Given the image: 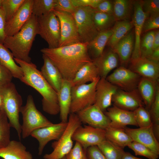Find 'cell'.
Returning <instances> with one entry per match:
<instances>
[{
    "label": "cell",
    "instance_id": "cell-1",
    "mask_svg": "<svg viewBox=\"0 0 159 159\" xmlns=\"http://www.w3.org/2000/svg\"><path fill=\"white\" fill-rule=\"evenodd\" d=\"M88 43L79 42L54 48H44L40 51L57 67L63 79L71 82L83 66L92 61L87 51Z\"/></svg>",
    "mask_w": 159,
    "mask_h": 159
},
{
    "label": "cell",
    "instance_id": "cell-2",
    "mask_svg": "<svg viewBox=\"0 0 159 159\" xmlns=\"http://www.w3.org/2000/svg\"><path fill=\"white\" fill-rule=\"evenodd\" d=\"M14 59L23 70V76L20 80L35 89L42 96L43 110L51 115L59 113L57 93L44 78L36 65L31 62Z\"/></svg>",
    "mask_w": 159,
    "mask_h": 159
},
{
    "label": "cell",
    "instance_id": "cell-3",
    "mask_svg": "<svg viewBox=\"0 0 159 159\" xmlns=\"http://www.w3.org/2000/svg\"><path fill=\"white\" fill-rule=\"evenodd\" d=\"M38 34L37 17L32 14L18 32L13 36L6 37L3 45L11 51L14 58L30 62V52Z\"/></svg>",
    "mask_w": 159,
    "mask_h": 159
},
{
    "label": "cell",
    "instance_id": "cell-4",
    "mask_svg": "<svg viewBox=\"0 0 159 159\" xmlns=\"http://www.w3.org/2000/svg\"><path fill=\"white\" fill-rule=\"evenodd\" d=\"M0 95L3 109L6 115L11 127L16 130L20 140L21 136V125L19 120V113L23 101L15 85L12 82L0 88Z\"/></svg>",
    "mask_w": 159,
    "mask_h": 159
},
{
    "label": "cell",
    "instance_id": "cell-5",
    "mask_svg": "<svg viewBox=\"0 0 159 159\" xmlns=\"http://www.w3.org/2000/svg\"><path fill=\"white\" fill-rule=\"evenodd\" d=\"M20 112L22 116L21 135L23 139L36 129L54 124L37 109L31 95L28 96L26 104L21 107Z\"/></svg>",
    "mask_w": 159,
    "mask_h": 159
},
{
    "label": "cell",
    "instance_id": "cell-6",
    "mask_svg": "<svg viewBox=\"0 0 159 159\" xmlns=\"http://www.w3.org/2000/svg\"><path fill=\"white\" fill-rule=\"evenodd\" d=\"M82 123L76 113H70L64 131L59 140L52 143L53 151L44 155V159H61L65 156L73 147V134Z\"/></svg>",
    "mask_w": 159,
    "mask_h": 159
},
{
    "label": "cell",
    "instance_id": "cell-7",
    "mask_svg": "<svg viewBox=\"0 0 159 159\" xmlns=\"http://www.w3.org/2000/svg\"><path fill=\"white\" fill-rule=\"evenodd\" d=\"M37 18L38 34L47 42L48 48L58 47L60 38V23L53 11Z\"/></svg>",
    "mask_w": 159,
    "mask_h": 159
},
{
    "label": "cell",
    "instance_id": "cell-8",
    "mask_svg": "<svg viewBox=\"0 0 159 159\" xmlns=\"http://www.w3.org/2000/svg\"><path fill=\"white\" fill-rule=\"evenodd\" d=\"M94 9L90 6L77 7L72 15L81 42L89 43L98 34L92 19Z\"/></svg>",
    "mask_w": 159,
    "mask_h": 159
},
{
    "label": "cell",
    "instance_id": "cell-9",
    "mask_svg": "<svg viewBox=\"0 0 159 159\" xmlns=\"http://www.w3.org/2000/svg\"><path fill=\"white\" fill-rule=\"evenodd\" d=\"M99 76L92 82L72 87L70 113L78 112L95 103L96 86L100 79Z\"/></svg>",
    "mask_w": 159,
    "mask_h": 159
},
{
    "label": "cell",
    "instance_id": "cell-10",
    "mask_svg": "<svg viewBox=\"0 0 159 159\" xmlns=\"http://www.w3.org/2000/svg\"><path fill=\"white\" fill-rule=\"evenodd\" d=\"M53 11L60 23V38L58 47L81 42L72 14L58 10H54Z\"/></svg>",
    "mask_w": 159,
    "mask_h": 159
},
{
    "label": "cell",
    "instance_id": "cell-11",
    "mask_svg": "<svg viewBox=\"0 0 159 159\" xmlns=\"http://www.w3.org/2000/svg\"><path fill=\"white\" fill-rule=\"evenodd\" d=\"M141 77L132 71L123 66L116 68L106 79L119 89L130 91L137 88Z\"/></svg>",
    "mask_w": 159,
    "mask_h": 159
},
{
    "label": "cell",
    "instance_id": "cell-12",
    "mask_svg": "<svg viewBox=\"0 0 159 159\" xmlns=\"http://www.w3.org/2000/svg\"><path fill=\"white\" fill-rule=\"evenodd\" d=\"M72 139L86 150L89 147L97 146L106 139L105 130L88 125H81L74 132Z\"/></svg>",
    "mask_w": 159,
    "mask_h": 159
},
{
    "label": "cell",
    "instance_id": "cell-13",
    "mask_svg": "<svg viewBox=\"0 0 159 159\" xmlns=\"http://www.w3.org/2000/svg\"><path fill=\"white\" fill-rule=\"evenodd\" d=\"M67 122L61 121L57 124L38 129L34 130L31 135L37 139L39 143L38 155L42 154L44 149L47 143L52 140L59 139L65 129Z\"/></svg>",
    "mask_w": 159,
    "mask_h": 159
},
{
    "label": "cell",
    "instance_id": "cell-14",
    "mask_svg": "<svg viewBox=\"0 0 159 159\" xmlns=\"http://www.w3.org/2000/svg\"><path fill=\"white\" fill-rule=\"evenodd\" d=\"M82 123L105 130L110 125L108 117L96 105L88 106L77 113Z\"/></svg>",
    "mask_w": 159,
    "mask_h": 159
},
{
    "label": "cell",
    "instance_id": "cell-15",
    "mask_svg": "<svg viewBox=\"0 0 159 159\" xmlns=\"http://www.w3.org/2000/svg\"><path fill=\"white\" fill-rule=\"evenodd\" d=\"M112 102L119 108L130 111L140 107L145 106L137 88L130 91L119 89L112 97Z\"/></svg>",
    "mask_w": 159,
    "mask_h": 159
},
{
    "label": "cell",
    "instance_id": "cell-16",
    "mask_svg": "<svg viewBox=\"0 0 159 159\" xmlns=\"http://www.w3.org/2000/svg\"><path fill=\"white\" fill-rule=\"evenodd\" d=\"M33 0H25L23 4L8 21L5 33L6 36H12L18 32L32 14Z\"/></svg>",
    "mask_w": 159,
    "mask_h": 159
},
{
    "label": "cell",
    "instance_id": "cell-17",
    "mask_svg": "<svg viewBox=\"0 0 159 159\" xmlns=\"http://www.w3.org/2000/svg\"><path fill=\"white\" fill-rule=\"evenodd\" d=\"M134 12L132 20L134 27L135 42L130 59L132 62L141 57L140 43L143 24L148 16L143 11L142 0H136L133 2Z\"/></svg>",
    "mask_w": 159,
    "mask_h": 159
},
{
    "label": "cell",
    "instance_id": "cell-18",
    "mask_svg": "<svg viewBox=\"0 0 159 159\" xmlns=\"http://www.w3.org/2000/svg\"><path fill=\"white\" fill-rule=\"evenodd\" d=\"M133 141L142 144L159 155V143L153 132L152 125L146 127L124 128Z\"/></svg>",
    "mask_w": 159,
    "mask_h": 159
},
{
    "label": "cell",
    "instance_id": "cell-19",
    "mask_svg": "<svg viewBox=\"0 0 159 159\" xmlns=\"http://www.w3.org/2000/svg\"><path fill=\"white\" fill-rule=\"evenodd\" d=\"M119 88L105 78H100L96 88L95 101L94 104L104 112L110 107L113 96Z\"/></svg>",
    "mask_w": 159,
    "mask_h": 159
},
{
    "label": "cell",
    "instance_id": "cell-20",
    "mask_svg": "<svg viewBox=\"0 0 159 159\" xmlns=\"http://www.w3.org/2000/svg\"><path fill=\"white\" fill-rule=\"evenodd\" d=\"M130 69L141 77L158 82L159 77V63L140 57L131 62Z\"/></svg>",
    "mask_w": 159,
    "mask_h": 159
},
{
    "label": "cell",
    "instance_id": "cell-21",
    "mask_svg": "<svg viewBox=\"0 0 159 159\" xmlns=\"http://www.w3.org/2000/svg\"><path fill=\"white\" fill-rule=\"evenodd\" d=\"M104 112L110 120L109 125L111 126L121 128L128 125L138 126L133 111L125 110L113 105Z\"/></svg>",
    "mask_w": 159,
    "mask_h": 159
},
{
    "label": "cell",
    "instance_id": "cell-22",
    "mask_svg": "<svg viewBox=\"0 0 159 159\" xmlns=\"http://www.w3.org/2000/svg\"><path fill=\"white\" fill-rule=\"evenodd\" d=\"M92 61L97 69L100 78L106 79L110 72L117 67L119 60L117 55L110 48L104 50L100 56Z\"/></svg>",
    "mask_w": 159,
    "mask_h": 159
},
{
    "label": "cell",
    "instance_id": "cell-23",
    "mask_svg": "<svg viewBox=\"0 0 159 159\" xmlns=\"http://www.w3.org/2000/svg\"><path fill=\"white\" fill-rule=\"evenodd\" d=\"M42 58L44 63L40 72L49 84L57 93L60 89L63 77L57 67L47 57L42 54Z\"/></svg>",
    "mask_w": 159,
    "mask_h": 159
},
{
    "label": "cell",
    "instance_id": "cell-24",
    "mask_svg": "<svg viewBox=\"0 0 159 159\" xmlns=\"http://www.w3.org/2000/svg\"><path fill=\"white\" fill-rule=\"evenodd\" d=\"M133 30L129 31L112 49L117 55L122 66L130 61L134 46V35Z\"/></svg>",
    "mask_w": 159,
    "mask_h": 159
},
{
    "label": "cell",
    "instance_id": "cell-25",
    "mask_svg": "<svg viewBox=\"0 0 159 159\" xmlns=\"http://www.w3.org/2000/svg\"><path fill=\"white\" fill-rule=\"evenodd\" d=\"M72 87L71 82L63 79L60 89L57 93L60 108V117L62 122L68 121L71 103Z\"/></svg>",
    "mask_w": 159,
    "mask_h": 159
},
{
    "label": "cell",
    "instance_id": "cell-26",
    "mask_svg": "<svg viewBox=\"0 0 159 159\" xmlns=\"http://www.w3.org/2000/svg\"><path fill=\"white\" fill-rule=\"evenodd\" d=\"M0 157L3 159H33L26 147L21 142L15 140H10L6 146L0 148Z\"/></svg>",
    "mask_w": 159,
    "mask_h": 159
},
{
    "label": "cell",
    "instance_id": "cell-27",
    "mask_svg": "<svg viewBox=\"0 0 159 159\" xmlns=\"http://www.w3.org/2000/svg\"><path fill=\"white\" fill-rule=\"evenodd\" d=\"M158 82L141 77L138 83L137 89L145 107L148 110L155 99L159 85Z\"/></svg>",
    "mask_w": 159,
    "mask_h": 159
},
{
    "label": "cell",
    "instance_id": "cell-28",
    "mask_svg": "<svg viewBox=\"0 0 159 159\" xmlns=\"http://www.w3.org/2000/svg\"><path fill=\"white\" fill-rule=\"evenodd\" d=\"M112 33V28L100 32L87 45L89 56L92 60L100 56Z\"/></svg>",
    "mask_w": 159,
    "mask_h": 159
},
{
    "label": "cell",
    "instance_id": "cell-29",
    "mask_svg": "<svg viewBox=\"0 0 159 159\" xmlns=\"http://www.w3.org/2000/svg\"><path fill=\"white\" fill-rule=\"evenodd\" d=\"M99 76L97 69L92 61L83 66L71 82L72 87L92 82Z\"/></svg>",
    "mask_w": 159,
    "mask_h": 159
},
{
    "label": "cell",
    "instance_id": "cell-30",
    "mask_svg": "<svg viewBox=\"0 0 159 159\" xmlns=\"http://www.w3.org/2000/svg\"><path fill=\"white\" fill-rule=\"evenodd\" d=\"M14 58L11 52L0 43V63L10 72L13 77L20 80L23 76V70Z\"/></svg>",
    "mask_w": 159,
    "mask_h": 159
},
{
    "label": "cell",
    "instance_id": "cell-31",
    "mask_svg": "<svg viewBox=\"0 0 159 159\" xmlns=\"http://www.w3.org/2000/svg\"><path fill=\"white\" fill-rule=\"evenodd\" d=\"M106 139L123 149L132 141L124 128H116L109 125L105 129Z\"/></svg>",
    "mask_w": 159,
    "mask_h": 159
},
{
    "label": "cell",
    "instance_id": "cell-32",
    "mask_svg": "<svg viewBox=\"0 0 159 159\" xmlns=\"http://www.w3.org/2000/svg\"><path fill=\"white\" fill-rule=\"evenodd\" d=\"M134 27L132 21H116L112 28V33L107 45L112 49L114 46Z\"/></svg>",
    "mask_w": 159,
    "mask_h": 159
},
{
    "label": "cell",
    "instance_id": "cell-33",
    "mask_svg": "<svg viewBox=\"0 0 159 159\" xmlns=\"http://www.w3.org/2000/svg\"><path fill=\"white\" fill-rule=\"evenodd\" d=\"M134 1L128 0H115L113 1V16L116 21L129 20Z\"/></svg>",
    "mask_w": 159,
    "mask_h": 159
},
{
    "label": "cell",
    "instance_id": "cell-34",
    "mask_svg": "<svg viewBox=\"0 0 159 159\" xmlns=\"http://www.w3.org/2000/svg\"><path fill=\"white\" fill-rule=\"evenodd\" d=\"M92 19L95 26L99 32L111 29L116 21L113 16L94 9Z\"/></svg>",
    "mask_w": 159,
    "mask_h": 159
},
{
    "label": "cell",
    "instance_id": "cell-35",
    "mask_svg": "<svg viewBox=\"0 0 159 159\" xmlns=\"http://www.w3.org/2000/svg\"><path fill=\"white\" fill-rule=\"evenodd\" d=\"M97 146L107 159H121L125 152L123 149L107 139Z\"/></svg>",
    "mask_w": 159,
    "mask_h": 159
},
{
    "label": "cell",
    "instance_id": "cell-36",
    "mask_svg": "<svg viewBox=\"0 0 159 159\" xmlns=\"http://www.w3.org/2000/svg\"><path fill=\"white\" fill-rule=\"evenodd\" d=\"M56 0H33L32 14L38 17L53 11Z\"/></svg>",
    "mask_w": 159,
    "mask_h": 159
},
{
    "label": "cell",
    "instance_id": "cell-37",
    "mask_svg": "<svg viewBox=\"0 0 159 159\" xmlns=\"http://www.w3.org/2000/svg\"><path fill=\"white\" fill-rule=\"evenodd\" d=\"M149 111L154 135L159 141V86H158L155 96Z\"/></svg>",
    "mask_w": 159,
    "mask_h": 159
},
{
    "label": "cell",
    "instance_id": "cell-38",
    "mask_svg": "<svg viewBox=\"0 0 159 159\" xmlns=\"http://www.w3.org/2000/svg\"><path fill=\"white\" fill-rule=\"evenodd\" d=\"M10 127L5 112L0 109V148L6 146L11 140Z\"/></svg>",
    "mask_w": 159,
    "mask_h": 159
},
{
    "label": "cell",
    "instance_id": "cell-39",
    "mask_svg": "<svg viewBox=\"0 0 159 159\" xmlns=\"http://www.w3.org/2000/svg\"><path fill=\"white\" fill-rule=\"evenodd\" d=\"M25 0H3L1 8L6 22L17 12Z\"/></svg>",
    "mask_w": 159,
    "mask_h": 159
},
{
    "label": "cell",
    "instance_id": "cell-40",
    "mask_svg": "<svg viewBox=\"0 0 159 159\" xmlns=\"http://www.w3.org/2000/svg\"><path fill=\"white\" fill-rule=\"evenodd\" d=\"M136 122L139 127L152 125L149 111L145 106L140 107L133 111Z\"/></svg>",
    "mask_w": 159,
    "mask_h": 159
},
{
    "label": "cell",
    "instance_id": "cell-41",
    "mask_svg": "<svg viewBox=\"0 0 159 159\" xmlns=\"http://www.w3.org/2000/svg\"><path fill=\"white\" fill-rule=\"evenodd\" d=\"M154 31L148 32L141 39V57L148 58L153 51V43Z\"/></svg>",
    "mask_w": 159,
    "mask_h": 159
},
{
    "label": "cell",
    "instance_id": "cell-42",
    "mask_svg": "<svg viewBox=\"0 0 159 159\" xmlns=\"http://www.w3.org/2000/svg\"><path fill=\"white\" fill-rule=\"evenodd\" d=\"M127 146L134 151L136 155L144 156L148 159H157L159 158V155L147 147L138 143L132 141Z\"/></svg>",
    "mask_w": 159,
    "mask_h": 159
},
{
    "label": "cell",
    "instance_id": "cell-43",
    "mask_svg": "<svg viewBox=\"0 0 159 159\" xmlns=\"http://www.w3.org/2000/svg\"><path fill=\"white\" fill-rule=\"evenodd\" d=\"M142 1L143 11L148 17L159 14V0H145Z\"/></svg>",
    "mask_w": 159,
    "mask_h": 159
},
{
    "label": "cell",
    "instance_id": "cell-44",
    "mask_svg": "<svg viewBox=\"0 0 159 159\" xmlns=\"http://www.w3.org/2000/svg\"><path fill=\"white\" fill-rule=\"evenodd\" d=\"M65 157L66 159H88L86 150L77 142H75L74 146Z\"/></svg>",
    "mask_w": 159,
    "mask_h": 159
},
{
    "label": "cell",
    "instance_id": "cell-45",
    "mask_svg": "<svg viewBox=\"0 0 159 159\" xmlns=\"http://www.w3.org/2000/svg\"><path fill=\"white\" fill-rule=\"evenodd\" d=\"M159 27V14L151 15L146 18L144 23L142 32H149Z\"/></svg>",
    "mask_w": 159,
    "mask_h": 159
},
{
    "label": "cell",
    "instance_id": "cell-46",
    "mask_svg": "<svg viewBox=\"0 0 159 159\" xmlns=\"http://www.w3.org/2000/svg\"><path fill=\"white\" fill-rule=\"evenodd\" d=\"M76 8L74 5L72 0H56L54 10L65 11L72 14Z\"/></svg>",
    "mask_w": 159,
    "mask_h": 159
},
{
    "label": "cell",
    "instance_id": "cell-47",
    "mask_svg": "<svg viewBox=\"0 0 159 159\" xmlns=\"http://www.w3.org/2000/svg\"><path fill=\"white\" fill-rule=\"evenodd\" d=\"M13 77L10 72L0 63V88L11 82Z\"/></svg>",
    "mask_w": 159,
    "mask_h": 159
},
{
    "label": "cell",
    "instance_id": "cell-48",
    "mask_svg": "<svg viewBox=\"0 0 159 159\" xmlns=\"http://www.w3.org/2000/svg\"><path fill=\"white\" fill-rule=\"evenodd\" d=\"M86 153L88 159H107L97 145L89 147Z\"/></svg>",
    "mask_w": 159,
    "mask_h": 159
},
{
    "label": "cell",
    "instance_id": "cell-49",
    "mask_svg": "<svg viewBox=\"0 0 159 159\" xmlns=\"http://www.w3.org/2000/svg\"><path fill=\"white\" fill-rule=\"evenodd\" d=\"M113 2L108 0H102L94 9L96 11L113 15Z\"/></svg>",
    "mask_w": 159,
    "mask_h": 159
},
{
    "label": "cell",
    "instance_id": "cell-50",
    "mask_svg": "<svg viewBox=\"0 0 159 159\" xmlns=\"http://www.w3.org/2000/svg\"><path fill=\"white\" fill-rule=\"evenodd\" d=\"M102 0H72L74 5L76 7L80 6H90L96 8Z\"/></svg>",
    "mask_w": 159,
    "mask_h": 159
},
{
    "label": "cell",
    "instance_id": "cell-51",
    "mask_svg": "<svg viewBox=\"0 0 159 159\" xmlns=\"http://www.w3.org/2000/svg\"><path fill=\"white\" fill-rule=\"evenodd\" d=\"M6 21L1 7H0V43L3 44L6 37L5 33V28Z\"/></svg>",
    "mask_w": 159,
    "mask_h": 159
},
{
    "label": "cell",
    "instance_id": "cell-52",
    "mask_svg": "<svg viewBox=\"0 0 159 159\" xmlns=\"http://www.w3.org/2000/svg\"><path fill=\"white\" fill-rule=\"evenodd\" d=\"M148 59L155 62L159 63V48L154 50L151 54Z\"/></svg>",
    "mask_w": 159,
    "mask_h": 159
},
{
    "label": "cell",
    "instance_id": "cell-53",
    "mask_svg": "<svg viewBox=\"0 0 159 159\" xmlns=\"http://www.w3.org/2000/svg\"><path fill=\"white\" fill-rule=\"evenodd\" d=\"M159 48V30L157 29L154 31L153 39V48L154 50Z\"/></svg>",
    "mask_w": 159,
    "mask_h": 159
},
{
    "label": "cell",
    "instance_id": "cell-54",
    "mask_svg": "<svg viewBox=\"0 0 159 159\" xmlns=\"http://www.w3.org/2000/svg\"><path fill=\"white\" fill-rule=\"evenodd\" d=\"M121 159H143L137 157L130 153L128 152H124Z\"/></svg>",
    "mask_w": 159,
    "mask_h": 159
},
{
    "label": "cell",
    "instance_id": "cell-55",
    "mask_svg": "<svg viewBox=\"0 0 159 159\" xmlns=\"http://www.w3.org/2000/svg\"><path fill=\"white\" fill-rule=\"evenodd\" d=\"M2 105V99L0 95V107H1Z\"/></svg>",
    "mask_w": 159,
    "mask_h": 159
},
{
    "label": "cell",
    "instance_id": "cell-56",
    "mask_svg": "<svg viewBox=\"0 0 159 159\" xmlns=\"http://www.w3.org/2000/svg\"><path fill=\"white\" fill-rule=\"evenodd\" d=\"M3 0H0V7H1Z\"/></svg>",
    "mask_w": 159,
    "mask_h": 159
},
{
    "label": "cell",
    "instance_id": "cell-57",
    "mask_svg": "<svg viewBox=\"0 0 159 159\" xmlns=\"http://www.w3.org/2000/svg\"><path fill=\"white\" fill-rule=\"evenodd\" d=\"M61 159H66V157L65 156L64 157H63V158H62Z\"/></svg>",
    "mask_w": 159,
    "mask_h": 159
}]
</instances>
